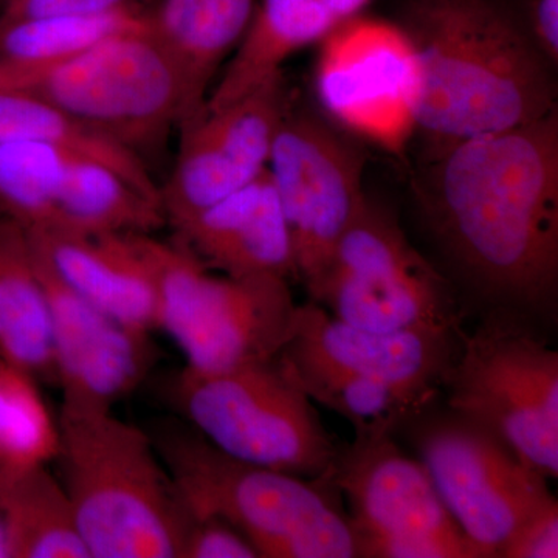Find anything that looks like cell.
I'll use <instances>...</instances> for the list:
<instances>
[{
  "instance_id": "obj_15",
  "label": "cell",
  "mask_w": 558,
  "mask_h": 558,
  "mask_svg": "<svg viewBox=\"0 0 558 558\" xmlns=\"http://www.w3.org/2000/svg\"><path fill=\"white\" fill-rule=\"evenodd\" d=\"M33 255L49 300L54 385L61 389V407L112 410L145 381L156 363L150 333L109 317L62 282L35 248Z\"/></svg>"
},
{
  "instance_id": "obj_10",
  "label": "cell",
  "mask_w": 558,
  "mask_h": 558,
  "mask_svg": "<svg viewBox=\"0 0 558 558\" xmlns=\"http://www.w3.org/2000/svg\"><path fill=\"white\" fill-rule=\"evenodd\" d=\"M418 461L481 558H499L532 515L554 501L546 478L494 433L449 413L410 422Z\"/></svg>"
},
{
  "instance_id": "obj_27",
  "label": "cell",
  "mask_w": 558,
  "mask_h": 558,
  "mask_svg": "<svg viewBox=\"0 0 558 558\" xmlns=\"http://www.w3.org/2000/svg\"><path fill=\"white\" fill-rule=\"evenodd\" d=\"M60 447L38 380L0 359V473L49 465Z\"/></svg>"
},
{
  "instance_id": "obj_18",
  "label": "cell",
  "mask_w": 558,
  "mask_h": 558,
  "mask_svg": "<svg viewBox=\"0 0 558 558\" xmlns=\"http://www.w3.org/2000/svg\"><path fill=\"white\" fill-rule=\"evenodd\" d=\"M27 233L33 248L73 292L128 328L159 329L156 281L138 234Z\"/></svg>"
},
{
  "instance_id": "obj_20",
  "label": "cell",
  "mask_w": 558,
  "mask_h": 558,
  "mask_svg": "<svg viewBox=\"0 0 558 558\" xmlns=\"http://www.w3.org/2000/svg\"><path fill=\"white\" fill-rule=\"evenodd\" d=\"M255 9L256 0L154 3L148 14L150 35L170 54L185 92V119L180 126L204 108L216 76L244 39Z\"/></svg>"
},
{
  "instance_id": "obj_2",
  "label": "cell",
  "mask_w": 558,
  "mask_h": 558,
  "mask_svg": "<svg viewBox=\"0 0 558 558\" xmlns=\"http://www.w3.org/2000/svg\"><path fill=\"white\" fill-rule=\"evenodd\" d=\"M402 28L421 68L416 131L429 156L556 112L550 61L495 0H416Z\"/></svg>"
},
{
  "instance_id": "obj_3",
  "label": "cell",
  "mask_w": 558,
  "mask_h": 558,
  "mask_svg": "<svg viewBox=\"0 0 558 558\" xmlns=\"http://www.w3.org/2000/svg\"><path fill=\"white\" fill-rule=\"evenodd\" d=\"M57 464L90 558H180L191 512L145 428L61 407Z\"/></svg>"
},
{
  "instance_id": "obj_29",
  "label": "cell",
  "mask_w": 558,
  "mask_h": 558,
  "mask_svg": "<svg viewBox=\"0 0 558 558\" xmlns=\"http://www.w3.org/2000/svg\"><path fill=\"white\" fill-rule=\"evenodd\" d=\"M156 0H3L0 24L40 16L108 14L119 11L149 13Z\"/></svg>"
},
{
  "instance_id": "obj_28",
  "label": "cell",
  "mask_w": 558,
  "mask_h": 558,
  "mask_svg": "<svg viewBox=\"0 0 558 558\" xmlns=\"http://www.w3.org/2000/svg\"><path fill=\"white\" fill-rule=\"evenodd\" d=\"M180 558H259L252 543L219 517H193Z\"/></svg>"
},
{
  "instance_id": "obj_32",
  "label": "cell",
  "mask_w": 558,
  "mask_h": 558,
  "mask_svg": "<svg viewBox=\"0 0 558 558\" xmlns=\"http://www.w3.org/2000/svg\"><path fill=\"white\" fill-rule=\"evenodd\" d=\"M0 5H2V0H0Z\"/></svg>"
},
{
  "instance_id": "obj_30",
  "label": "cell",
  "mask_w": 558,
  "mask_h": 558,
  "mask_svg": "<svg viewBox=\"0 0 558 558\" xmlns=\"http://www.w3.org/2000/svg\"><path fill=\"white\" fill-rule=\"evenodd\" d=\"M558 502L550 501L510 538L499 558H557Z\"/></svg>"
},
{
  "instance_id": "obj_24",
  "label": "cell",
  "mask_w": 558,
  "mask_h": 558,
  "mask_svg": "<svg viewBox=\"0 0 558 558\" xmlns=\"http://www.w3.org/2000/svg\"><path fill=\"white\" fill-rule=\"evenodd\" d=\"M0 140L47 143L83 154L108 165L146 196L160 202V189L142 157L32 95L0 89Z\"/></svg>"
},
{
  "instance_id": "obj_7",
  "label": "cell",
  "mask_w": 558,
  "mask_h": 558,
  "mask_svg": "<svg viewBox=\"0 0 558 558\" xmlns=\"http://www.w3.org/2000/svg\"><path fill=\"white\" fill-rule=\"evenodd\" d=\"M444 389L453 413L494 433L546 480L558 476V352L538 323L487 311L462 333Z\"/></svg>"
},
{
  "instance_id": "obj_19",
  "label": "cell",
  "mask_w": 558,
  "mask_h": 558,
  "mask_svg": "<svg viewBox=\"0 0 558 558\" xmlns=\"http://www.w3.org/2000/svg\"><path fill=\"white\" fill-rule=\"evenodd\" d=\"M369 0H256L244 39L220 70L204 108L238 100L271 76L296 51L322 43L359 16Z\"/></svg>"
},
{
  "instance_id": "obj_21",
  "label": "cell",
  "mask_w": 558,
  "mask_h": 558,
  "mask_svg": "<svg viewBox=\"0 0 558 558\" xmlns=\"http://www.w3.org/2000/svg\"><path fill=\"white\" fill-rule=\"evenodd\" d=\"M0 359L54 384L49 300L27 230L0 215Z\"/></svg>"
},
{
  "instance_id": "obj_33",
  "label": "cell",
  "mask_w": 558,
  "mask_h": 558,
  "mask_svg": "<svg viewBox=\"0 0 558 558\" xmlns=\"http://www.w3.org/2000/svg\"><path fill=\"white\" fill-rule=\"evenodd\" d=\"M2 3H3V0H2Z\"/></svg>"
},
{
  "instance_id": "obj_13",
  "label": "cell",
  "mask_w": 558,
  "mask_h": 558,
  "mask_svg": "<svg viewBox=\"0 0 558 558\" xmlns=\"http://www.w3.org/2000/svg\"><path fill=\"white\" fill-rule=\"evenodd\" d=\"M365 157L339 132L290 102L267 170L292 240L296 279L314 284L366 196Z\"/></svg>"
},
{
  "instance_id": "obj_12",
  "label": "cell",
  "mask_w": 558,
  "mask_h": 558,
  "mask_svg": "<svg viewBox=\"0 0 558 558\" xmlns=\"http://www.w3.org/2000/svg\"><path fill=\"white\" fill-rule=\"evenodd\" d=\"M315 92L340 126L402 157L416 134L421 68L399 25L355 16L322 40Z\"/></svg>"
},
{
  "instance_id": "obj_26",
  "label": "cell",
  "mask_w": 558,
  "mask_h": 558,
  "mask_svg": "<svg viewBox=\"0 0 558 558\" xmlns=\"http://www.w3.org/2000/svg\"><path fill=\"white\" fill-rule=\"evenodd\" d=\"M76 154L47 143L0 140V215L25 230L50 229Z\"/></svg>"
},
{
  "instance_id": "obj_25",
  "label": "cell",
  "mask_w": 558,
  "mask_h": 558,
  "mask_svg": "<svg viewBox=\"0 0 558 558\" xmlns=\"http://www.w3.org/2000/svg\"><path fill=\"white\" fill-rule=\"evenodd\" d=\"M148 14H68L0 24V64L32 68L76 57L110 36L148 27Z\"/></svg>"
},
{
  "instance_id": "obj_31",
  "label": "cell",
  "mask_w": 558,
  "mask_h": 558,
  "mask_svg": "<svg viewBox=\"0 0 558 558\" xmlns=\"http://www.w3.org/2000/svg\"><path fill=\"white\" fill-rule=\"evenodd\" d=\"M534 40L550 64L558 60V0H535L532 9Z\"/></svg>"
},
{
  "instance_id": "obj_17",
  "label": "cell",
  "mask_w": 558,
  "mask_h": 558,
  "mask_svg": "<svg viewBox=\"0 0 558 558\" xmlns=\"http://www.w3.org/2000/svg\"><path fill=\"white\" fill-rule=\"evenodd\" d=\"M175 244L230 278L296 279L292 240L269 170L183 220Z\"/></svg>"
},
{
  "instance_id": "obj_1",
  "label": "cell",
  "mask_w": 558,
  "mask_h": 558,
  "mask_svg": "<svg viewBox=\"0 0 558 558\" xmlns=\"http://www.w3.org/2000/svg\"><path fill=\"white\" fill-rule=\"evenodd\" d=\"M421 190L439 247L487 311L553 325L558 292V117L432 154Z\"/></svg>"
},
{
  "instance_id": "obj_22",
  "label": "cell",
  "mask_w": 558,
  "mask_h": 558,
  "mask_svg": "<svg viewBox=\"0 0 558 558\" xmlns=\"http://www.w3.org/2000/svg\"><path fill=\"white\" fill-rule=\"evenodd\" d=\"M279 359L311 400L347 418L355 438L392 436L435 402L388 381L315 360L286 354H279Z\"/></svg>"
},
{
  "instance_id": "obj_23",
  "label": "cell",
  "mask_w": 558,
  "mask_h": 558,
  "mask_svg": "<svg viewBox=\"0 0 558 558\" xmlns=\"http://www.w3.org/2000/svg\"><path fill=\"white\" fill-rule=\"evenodd\" d=\"M11 558H90L60 478L47 465L0 473Z\"/></svg>"
},
{
  "instance_id": "obj_11",
  "label": "cell",
  "mask_w": 558,
  "mask_h": 558,
  "mask_svg": "<svg viewBox=\"0 0 558 558\" xmlns=\"http://www.w3.org/2000/svg\"><path fill=\"white\" fill-rule=\"evenodd\" d=\"M330 480L351 506L359 557L481 558L422 462L392 436L355 438L339 450Z\"/></svg>"
},
{
  "instance_id": "obj_9",
  "label": "cell",
  "mask_w": 558,
  "mask_h": 558,
  "mask_svg": "<svg viewBox=\"0 0 558 558\" xmlns=\"http://www.w3.org/2000/svg\"><path fill=\"white\" fill-rule=\"evenodd\" d=\"M306 290L311 301L355 328L461 329L449 281L411 245L396 216L368 197Z\"/></svg>"
},
{
  "instance_id": "obj_4",
  "label": "cell",
  "mask_w": 558,
  "mask_h": 558,
  "mask_svg": "<svg viewBox=\"0 0 558 558\" xmlns=\"http://www.w3.org/2000/svg\"><path fill=\"white\" fill-rule=\"evenodd\" d=\"M193 517H219L259 558H359L357 538L329 475L260 468L223 453L182 418L146 429Z\"/></svg>"
},
{
  "instance_id": "obj_6",
  "label": "cell",
  "mask_w": 558,
  "mask_h": 558,
  "mask_svg": "<svg viewBox=\"0 0 558 558\" xmlns=\"http://www.w3.org/2000/svg\"><path fill=\"white\" fill-rule=\"evenodd\" d=\"M138 244L156 281L159 329L186 368L220 373L279 357L299 307L288 279L215 274L189 250L150 234H138Z\"/></svg>"
},
{
  "instance_id": "obj_5",
  "label": "cell",
  "mask_w": 558,
  "mask_h": 558,
  "mask_svg": "<svg viewBox=\"0 0 558 558\" xmlns=\"http://www.w3.org/2000/svg\"><path fill=\"white\" fill-rule=\"evenodd\" d=\"M0 89L49 102L140 157L185 119L179 70L149 27L110 36L53 64H0Z\"/></svg>"
},
{
  "instance_id": "obj_8",
  "label": "cell",
  "mask_w": 558,
  "mask_h": 558,
  "mask_svg": "<svg viewBox=\"0 0 558 558\" xmlns=\"http://www.w3.org/2000/svg\"><path fill=\"white\" fill-rule=\"evenodd\" d=\"M182 421L230 457L319 478L337 449L312 400L281 359L220 373L183 368L170 385Z\"/></svg>"
},
{
  "instance_id": "obj_16",
  "label": "cell",
  "mask_w": 558,
  "mask_h": 558,
  "mask_svg": "<svg viewBox=\"0 0 558 558\" xmlns=\"http://www.w3.org/2000/svg\"><path fill=\"white\" fill-rule=\"evenodd\" d=\"M462 333L440 328L360 329L310 300L296 307L295 326L281 354L352 371L436 400L458 357Z\"/></svg>"
},
{
  "instance_id": "obj_14",
  "label": "cell",
  "mask_w": 558,
  "mask_h": 558,
  "mask_svg": "<svg viewBox=\"0 0 558 558\" xmlns=\"http://www.w3.org/2000/svg\"><path fill=\"white\" fill-rule=\"evenodd\" d=\"M282 72L222 108H202L179 128L178 161L160 189L165 219L178 226L267 170L290 105Z\"/></svg>"
}]
</instances>
